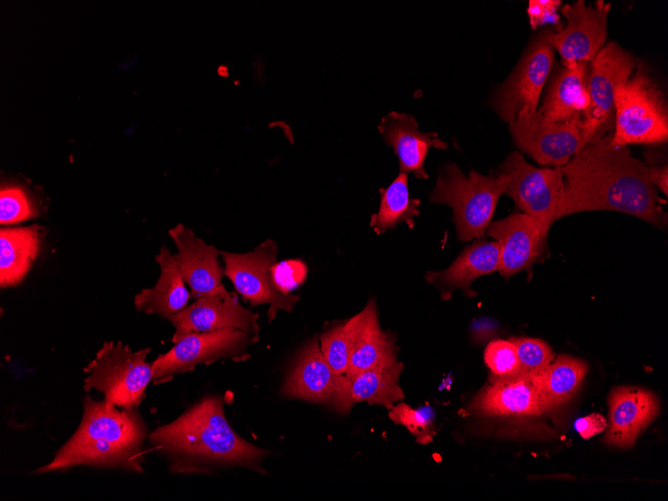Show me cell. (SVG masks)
Segmentation results:
<instances>
[{
  "mask_svg": "<svg viewBox=\"0 0 668 501\" xmlns=\"http://www.w3.org/2000/svg\"><path fill=\"white\" fill-rule=\"evenodd\" d=\"M612 132L586 144L562 167L564 189L559 219L583 211L608 210L664 228L667 213L649 178V165L615 146Z\"/></svg>",
  "mask_w": 668,
  "mask_h": 501,
  "instance_id": "obj_1",
  "label": "cell"
},
{
  "mask_svg": "<svg viewBox=\"0 0 668 501\" xmlns=\"http://www.w3.org/2000/svg\"><path fill=\"white\" fill-rule=\"evenodd\" d=\"M152 449L165 456L175 473H210L228 466L260 473L267 450L252 445L230 426L221 396H207L174 421L148 435Z\"/></svg>",
  "mask_w": 668,
  "mask_h": 501,
  "instance_id": "obj_2",
  "label": "cell"
},
{
  "mask_svg": "<svg viewBox=\"0 0 668 501\" xmlns=\"http://www.w3.org/2000/svg\"><path fill=\"white\" fill-rule=\"evenodd\" d=\"M148 435L147 425L137 409H119L87 395L76 431L49 463L32 473L45 474L77 466L143 473L144 442Z\"/></svg>",
  "mask_w": 668,
  "mask_h": 501,
  "instance_id": "obj_3",
  "label": "cell"
},
{
  "mask_svg": "<svg viewBox=\"0 0 668 501\" xmlns=\"http://www.w3.org/2000/svg\"><path fill=\"white\" fill-rule=\"evenodd\" d=\"M507 184L504 174L485 176L472 169L465 176L455 163H447L439 170L429 201L449 205L458 239L471 241L487 232Z\"/></svg>",
  "mask_w": 668,
  "mask_h": 501,
  "instance_id": "obj_4",
  "label": "cell"
},
{
  "mask_svg": "<svg viewBox=\"0 0 668 501\" xmlns=\"http://www.w3.org/2000/svg\"><path fill=\"white\" fill-rule=\"evenodd\" d=\"M615 93V119L611 142L615 146L658 144L668 139V113L664 92L639 64Z\"/></svg>",
  "mask_w": 668,
  "mask_h": 501,
  "instance_id": "obj_5",
  "label": "cell"
},
{
  "mask_svg": "<svg viewBox=\"0 0 668 501\" xmlns=\"http://www.w3.org/2000/svg\"><path fill=\"white\" fill-rule=\"evenodd\" d=\"M150 348L134 351L121 341H106L84 368V390L94 389L104 401L125 410H134L145 397L152 381V365L146 361Z\"/></svg>",
  "mask_w": 668,
  "mask_h": 501,
  "instance_id": "obj_6",
  "label": "cell"
},
{
  "mask_svg": "<svg viewBox=\"0 0 668 501\" xmlns=\"http://www.w3.org/2000/svg\"><path fill=\"white\" fill-rule=\"evenodd\" d=\"M495 174L507 176L504 194L522 213L532 217L548 237L552 224L559 219L564 189L562 167L537 168L527 163L520 152L513 151Z\"/></svg>",
  "mask_w": 668,
  "mask_h": 501,
  "instance_id": "obj_7",
  "label": "cell"
},
{
  "mask_svg": "<svg viewBox=\"0 0 668 501\" xmlns=\"http://www.w3.org/2000/svg\"><path fill=\"white\" fill-rule=\"evenodd\" d=\"M634 69L633 55L613 41L590 62L589 107L581 129L585 145L612 132L616 90L626 84Z\"/></svg>",
  "mask_w": 668,
  "mask_h": 501,
  "instance_id": "obj_8",
  "label": "cell"
},
{
  "mask_svg": "<svg viewBox=\"0 0 668 501\" xmlns=\"http://www.w3.org/2000/svg\"><path fill=\"white\" fill-rule=\"evenodd\" d=\"M257 339V334L231 328L190 333L151 362L152 382H166L200 364H210L221 359L244 360L248 356L247 347Z\"/></svg>",
  "mask_w": 668,
  "mask_h": 501,
  "instance_id": "obj_9",
  "label": "cell"
},
{
  "mask_svg": "<svg viewBox=\"0 0 668 501\" xmlns=\"http://www.w3.org/2000/svg\"><path fill=\"white\" fill-rule=\"evenodd\" d=\"M224 260V275L233 283L236 291L256 306L268 304V320L272 321L277 312H291L300 297L292 293H284L275 284L272 268L277 263V243L268 239L252 251L231 253L221 251Z\"/></svg>",
  "mask_w": 668,
  "mask_h": 501,
  "instance_id": "obj_10",
  "label": "cell"
},
{
  "mask_svg": "<svg viewBox=\"0 0 668 501\" xmlns=\"http://www.w3.org/2000/svg\"><path fill=\"white\" fill-rule=\"evenodd\" d=\"M554 48L541 32L528 46L510 76L496 88L491 106L508 123L537 110L554 64Z\"/></svg>",
  "mask_w": 668,
  "mask_h": 501,
  "instance_id": "obj_11",
  "label": "cell"
},
{
  "mask_svg": "<svg viewBox=\"0 0 668 501\" xmlns=\"http://www.w3.org/2000/svg\"><path fill=\"white\" fill-rule=\"evenodd\" d=\"M582 121L556 122L538 110L509 123L516 146L540 165L563 167L585 144Z\"/></svg>",
  "mask_w": 668,
  "mask_h": 501,
  "instance_id": "obj_12",
  "label": "cell"
},
{
  "mask_svg": "<svg viewBox=\"0 0 668 501\" xmlns=\"http://www.w3.org/2000/svg\"><path fill=\"white\" fill-rule=\"evenodd\" d=\"M610 8L611 4L602 0L594 5L578 0L561 8L566 25L557 32L545 29L544 35L562 63H590L596 57L606 41Z\"/></svg>",
  "mask_w": 668,
  "mask_h": 501,
  "instance_id": "obj_13",
  "label": "cell"
},
{
  "mask_svg": "<svg viewBox=\"0 0 668 501\" xmlns=\"http://www.w3.org/2000/svg\"><path fill=\"white\" fill-rule=\"evenodd\" d=\"M348 388L346 376L330 367L318 339L313 337L298 354L281 392L286 397L308 402H330L339 412H348L351 408Z\"/></svg>",
  "mask_w": 668,
  "mask_h": 501,
  "instance_id": "obj_14",
  "label": "cell"
},
{
  "mask_svg": "<svg viewBox=\"0 0 668 501\" xmlns=\"http://www.w3.org/2000/svg\"><path fill=\"white\" fill-rule=\"evenodd\" d=\"M258 315L244 308L235 292L222 284L213 292L201 296L169 319L175 328L172 342L176 343L193 332H212L222 329H242L258 335Z\"/></svg>",
  "mask_w": 668,
  "mask_h": 501,
  "instance_id": "obj_15",
  "label": "cell"
},
{
  "mask_svg": "<svg viewBox=\"0 0 668 501\" xmlns=\"http://www.w3.org/2000/svg\"><path fill=\"white\" fill-rule=\"evenodd\" d=\"M470 409L486 416H537L551 410L539 387L537 371L524 370L492 376Z\"/></svg>",
  "mask_w": 668,
  "mask_h": 501,
  "instance_id": "obj_16",
  "label": "cell"
},
{
  "mask_svg": "<svg viewBox=\"0 0 668 501\" xmlns=\"http://www.w3.org/2000/svg\"><path fill=\"white\" fill-rule=\"evenodd\" d=\"M487 233L500 246V274L509 279L521 271L531 275L534 264L548 251L547 236L536 221L522 212L491 222Z\"/></svg>",
  "mask_w": 668,
  "mask_h": 501,
  "instance_id": "obj_17",
  "label": "cell"
},
{
  "mask_svg": "<svg viewBox=\"0 0 668 501\" xmlns=\"http://www.w3.org/2000/svg\"><path fill=\"white\" fill-rule=\"evenodd\" d=\"M609 425L604 441L621 448L632 447L639 434L659 412L651 391L638 387H618L609 398Z\"/></svg>",
  "mask_w": 668,
  "mask_h": 501,
  "instance_id": "obj_18",
  "label": "cell"
},
{
  "mask_svg": "<svg viewBox=\"0 0 668 501\" xmlns=\"http://www.w3.org/2000/svg\"><path fill=\"white\" fill-rule=\"evenodd\" d=\"M177 247L179 268L194 299L209 294L222 285L224 269L216 247L207 244L188 227L178 224L169 230Z\"/></svg>",
  "mask_w": 668,
  "mask_h": 501,
  "instance_id": "obj_19",
  "label": "cell"
},
{
  "mask_svg": "<svg viewBox=\"0 0 668 501\" xmlns=\"http://www.w3.org/2000/svg\"><path fill=\"white\" fill-rule=\"evenodd\" d=\"M384 141L393 148L401 173H412L417 179H428L424 168L431 147L446 149L435 132H422L415 118L406 113L392 111L381 119L378 126Z\"/></svg>",
  "mask_w": 668,
  "mask_h": 501,
  "instance_id": "obj_20",
  "label": "cell"
},
{
  "mask_svg": "<svg viewBox=\"0 0 668 501\" xmlns=\"http://www.w3.org/2000/svg\"><path fill=\"white\" fill-rule=\"evenodd\" d=\"M590 63H562L552 76L543 103L537 109L556 122L580 120L583 123L589 107L588 77Z\"/></svg>",
  "mask_w": 668,
  "mask_h": 501,
  "instance_id": "obj_21",
  "label": "cell"
},
{
  "mask_svg": "<svg viewBox=\"0 0 668 501\" xmlns=\"http://www.w3.org/2000/svg\"><path fill=\"white\" fill-rule=\"evenodd\" d=\"M499 265V244L496 241L478 240L468 245L448 268L429 271L425 279L440 289L445 300L450 298V293L455 289H461L471 297L475 295L471 289L473 281L498 271Z\"/></svg>",
  "mask_w": 668,
  "mask_h": 501,
  "instance_id": "obj_22",
  "label": "cell"
},
{
  "mask_svg": "<svg viewBox=\"0 0 668 501\" xmlns=\"http://www.w3.org/2000/svg\"><path fill=\"white\" fill-rule=\"evenodd\" d=\"M160 276L152 288H144L134 297V306L145 314L169 320L188 306L192 297L186 288L176 254L162 246L156 256Z\"/></svg>",
  "mask_w": 668,
  "mask_h": 501,
  "instance_id": "obj_23",
  "label": "cell"
},
{
  "mask_svg": "<svg viewBox=\"0 0 668 501\" xmlns=\"http://www.w3.org/2000/svg\"><path fill=\"white\" fill-rule=\"evenodd\" d=\"M40 226L2 227L0 230V286L20 284L40 249Z\"/></svg>",
  "mask_w": 668,
  "mask_h": 501,
  "instance_id": "obj_24",
  "label": "cell"
},
{
  "mask_svg": "<svg viewBox=\"0 0 668 501\" xmlns=\"http://www.w3.org/2000/svg\"><path fill=\"white\" fill-rule=\"evenodd\" d=\"M403 369V363L397 360L392 364L376 366L347 378L351 406L357 402H367L370 405L392 409L394 403L404 398V392L399 385Z\"/></svg>",
  "mask_w": 668,
  "mask_h": 501,
  "instance_id": "obj_25",
  "label": "cell"
},
{
  "mask_svg": "<svg viewBox=\"0 0 668 501\" xmlns=\"http://www.w3.org/2000/svg\"><path fill=\"white\" fill-rule=\"evenodd\" d=\"M396 361V339L391 332L381 329L375 305L352 350L345 376L349 379L364 370Z\"/></svg>",
  "mask_w": 668,
  "mask_h": 501,
  "instance_id": "obj_26",
  "label": "cell"
},
{
  "mask_svg": "<svg viewBox=\"0 0 668 501\" xmlns=\"http://www.w3.org/2000/svg\"><path fill=\"white\" fill-rule=\"evenodd\" d=\"M379 192L380 206L370 219L373 231L380 235L401 222L410 229L414 228V218L420 213V200L410 197L408 175L400 172L387 188H380Z\"/></svg>",
  "mask_w": 668,
  "mask_h": 501,
  "instance_id": "obj_27",
  "label": "cell"
},
{
  "mask_svg": "<svg viewBox=\"0 0 668 501\" xmlns=\"http://www.w3.org/2000/svg\"><path fill=\"white\" fill-rule=\"evenodd\" d=\"M587 371L584 361L568 355L558 356L547 367L537 371L539 387L551 410L574 395Z\"/></svg>",
  "mask_w": 668,
  "mask_h": 501,
  "instance_id": "obj_28",
  "label": "cell"
},
{
  "mask_svg": "<svg viewBox=\"0 0 668 501\" xmlns=\"http://www.w3.org/2000/svg\"><path fill=\"white\" fill-rule=\"evenodd\" d=\"M375 305L370 299L362 311L320 336L322 354L336 373L346 374L352 350Z\"/></svg>",
  "mask_w": 668,
  "mask_h": 501,
  "instance_id": "obj_29",
  "label": "cell"
},
{
  "mask_svg": "<svg viewBox=\"0 0 668 501\" xmlns=\"http://www.w3.org/2000/svg\"><path fill=\"white\" fill-rule=\"evenodd\" d=\"M29 194L20 186L5 185L0 190V223L11 225L38 216Z\"/></svg>",
  "mask_w": 668,
  "mask_h": 501,
  "instance_id": "obj_30",
  "label": "cell"
},
{
  "mask_svg": "<svg viewBox=\"0 0 668 501\" xmlns=\"http://www.w3.org/2000/svg\"><path fill=\"white\" fill-rule=\"evenodd\" d=\"M389 417L395 423L404 425L420 443L432 440L434 413L430 407L412 409L405 403L394 405Z\"/></svg>",
  "mask_w": 668,
  "mask_h": 501,
  "instance_id": "obj_31",
  "label": "cell"
},
{
  "mask_svg": "<svg viewBox=\"0 0 668 501\" xmlns=\"http://www.w3.org/2000/svg\"><path fill=\"white\" fill-rule=\"evenodd\" d=\"M484 361L492 376H507L520 370L517 349L510 339L491 341L485 348Z\"/></svg>",
  "mask_w": 668,
  "mask_h": 501,
  "instance_id": "obj_32",
  "label": "cell"
},
{
  "mask_svg": "<svg viewBox=\"0 0 668 501\" xmlns=\"http://www.w3.org/2000/svg\"><path fill=\"white\" fill-rule=\"evenodd\" d=\"M510 340L517 349L520 370L539 371L554 360L550 346L537 338L512 337Z\"/></svg>",
  "mask_w": 668,
  "mask_h": 501,
  "instance_id": "obj_33",
  "label": "cell"
},
{
  "mask_svg": "<svg viewBox=\"0 0 668 501\" xmlns=\"http://www.w3.org/2000/svg\"><path fill=\"white\" fill-rule=\"evenodd\" d=\"M307 272V266L301 260L276 263L272 268L275 284L287 294L304 282Z\"/></svg>",
  "mask_w": 668,
  "mask_h": 501,
  "instance_id": "obj_34",
  "label": "cell"
},
{
  "mask_svg": "<svg viewBox=\"0 0 668 501\" xmlns=\"http://www.w3.org/2000/svg\"><path fill=\"white\" fill-rule=\"evenodd\" d=\"M561 3L558 0H530L527 14L532 29L551 24L556 28L555 32L561 30V18L558 14Z\"/></svg>",
  "mask_w": 668,
  "mask_h": 501,
  "instance_id": "obj_35",
  "label": "cell"
},
{
  "mask_svg": "<svg viewBox=\"0 0 668 501\" xmlns=\"http://www.w3.org/2000/svg\"><path fill=\"white\" fill-rule=\"evenodd\" d=\"M606 427L607 421L605 417L597 413L579 418L575 422L576 431L584 439L591 438L601 433Z\"/></svg>",
  "mask_w": 668,
  "mask_h": 501,
  "instance_id": "obj_36",
  "label": "cell"
},
{
  "mask_svg": "<svg viewBox=\"0 0 668 501\" xmlns=\"http://www.w3.org/2000/svg\"><path fill=\"white\" fill-rule=\"evenodd\" d=\"M649 178L656 189H659L665 196L668 194V166L667 164L658 166H649Z\"/></svg>",
  "mask_w": 668,
  "mask_h": 501,
  "instance_id": "obj_37",
  "label": "cell"
}]
</instances>
